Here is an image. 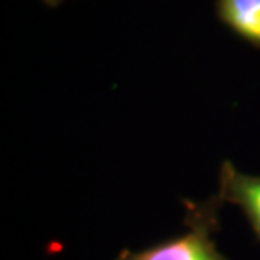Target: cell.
<instances>
[{"label":"cell","instance_id":"obj_1","mask_svg":"<svg viewBox=\"0 0 260 260\" xmlns=\"http://www.w3.org/2000/svg\"><path fill=\"white\" fill-rule=\"evenodd\" d=\"M184 225L188 233L166 240L140 252L122 250L115 260H228L216 248L213 235L220 230L218 211L221 203L216 196L193 203L184 200Z\"/></svg>","mask_w":260,"mask_h":260},{"label":"cell","instance_id":"obj_2","mask_svg":"<svg viewBox=\"0 0 260 260\" xmlns=\"http://www.w3.org/2000/svg\"><path fill=\"white\" fill-rule=\"evenodd\" d=\"M218 201L232 203L245 213L257 240L260 242V178L240 173L230 160L220 166Z\"/></svg>","mask_w":260,"mask_h":260},{"label":"cell","instance_id":"obj_4","mask_svg":"<svg viewBox=\"0 0 260 260\" xmlns=\"http://www.w3.org/2000/svg\"><path fill=\"white\" fill-rule=\"evenodd\" d=\"M46 7H51V9H54V7H58V5H61L64 2V0H41Z\"/></svg>","mask_w":260,"mask_h":260},{"label":"cell","instance_id":"obj_3","mask_svg":"<svg viewBox=\"0 0 260 260\" xmlns=\"http://www.w3.org/2000/svg\"><path fill=\"white\" fill-rule=\"evenodd\" d=\"M216 17L233 34L260 49V0H216Z\"/></svg>","mask_w":260,"mask_h":260}]
</instances>
